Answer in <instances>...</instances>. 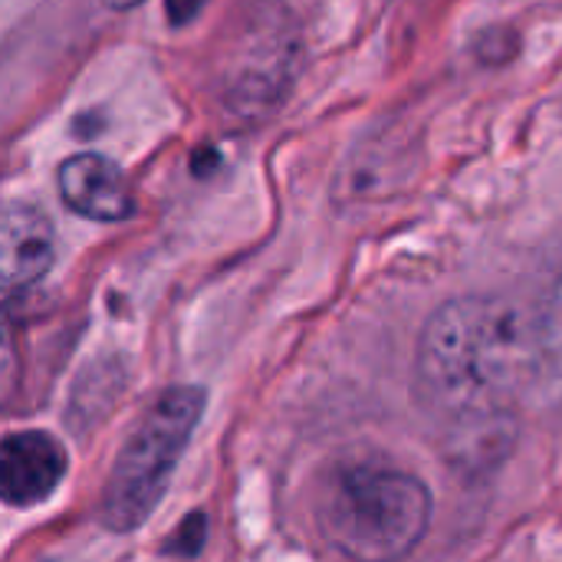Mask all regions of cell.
Wrapping results in <instances>:
<instances>
[{"instance_id": "cell-1", "label": "cell", "mask_w": 562, "mask_h": 562, "mask_svg": "<svg viewBox=\"0 0 562 562\" xmlns=\"http://www.w3.org/2000/svg\"><path fill=\"white\" fill-rule=\"evenodd\" d=\"M540 323L510 296H454L431 313L418 339V389L454 418H494L540 369Z\"/></svg>"}, {"instance_id": "cell-2", "label": "cell", "mask_w": 562, "mask_h": 562, "mask_svg": "<svg viewBox=\"0 0 562 562\" xmlns=\"http://www.w3.org/2000/svg\"><path fill=\"white\" fill-rule=\"evenodd\" d=\"M316 524L349 562H402L428 533L431 494L408 471L375 461L346 464L326 477Z\"/></svg>"}, {"instance_id": "cell-3", "label": "cell", "mask_w": 562, "mask_h": 562, "mask_svg": "<svg viewBox=\"0 0 562 562\" xmlns=\"http://www.w3.org/2000/svg\"><path fill=\"white\" fill-rule=\"evenodd\" d=\"M204 408L207 392L201 385H171L138 415L102 487L99 517L105 530L132 533L145 527L151 510L165 501Z\"/></svg>"}, {"instance_id": "cell-4", "label": "cell", "mask_w": 562, "mask_h": 562, "mask_svg": "<svg viewBox=\"0 0 562 562\" xmlns=\"http://www.w3.org/2000/svg\"><path fill=\"white\" fill-rule=\"evenodd\" d=\"M69 471L63 441L49 431H13L0 441V504L33 510L46 504Z\"/></svg>"}, {"instance_id": "cell-5", "label": "cell", "mask_w": 562, "mask_h": 562, "mask_svg": "<svg viewBox=\"0 0 562 562\" xmlns=\"http://www.w3.org/2000/svg\"><path fill=\"white\" fill-rule=\"evenodd\" d=\"M56 260V227L43 207L26 201L0 204V293L40 283Z\"/></svg>"}, {"instance_id": "cell-6", "label": "cell", "mask_w": 562, "mask_h": 562, "mask_svg": "<svg viewBox=\"0 0 562 562\" xmlns=\"http://www.w3.org/2000/svg\"><path fill=\"white\" fill-rule=\"evenodd\" d=\"M63 204L95 224H119L135 214V194L125 171L99 151L69 155L56 171Z\"/></svg>"}, {"instance_id": "cell-7", "label": "cell", "mask_w": 562, "mask_h": 562, "mask_svg": "<svg viewBox=\"0 0 562 562\" xmlns=\"http://www.w3.org/2000/svg\"><path fill=\"white\" fill-rule=\"evenodd\" d=\"M23 382V352H20V336L16 323L7 310H0V412L13 405L20 395Z\"/></svg>"}, {"instance_id": "cell-8", "label": "cell", "mask_w": 562, "mask_h": 562, "mask_svg": "<svg viewBox=\"0 0 562 562\" xmlns=\"http://www.w3.org/2000/svg\"><path fill=\"white\" fill-rule=\"evenodd\" d=\"M204 540H207V514L194 510V514H188L175 527L171 540L165 543V553H175V557H184L188 560V557H198L201 553Z\"/></svg>"}, {"instance_id": "cell-9", "label": "cell", "mask_w": 562, "mask_h": 562, "mask_svg": "<svg viewBox=\"0 0 562 562\" xmlns=\"http://www.w3.org/2000/svg\"><path fill=\"white\" fill-rule=\"evenodd\" d=\"M204 3L207 0H165V13L175 26H181V23H191L204 10Z\"/></svg>"}, {"instance_id": "cell-10", "label": "cell", "mask_w": 562, "mask_h": 562, "mask_svg": "<svg viewBox=\"0 0 562 562\" xmlns=\"http://www.w3.org/2000/svg\"><path fill=\"white\" fill-rule=\"evenodd\" d=\"M109 10H132V7H138V3H145V0H102Z\"/></svg>"}]
</instances>
